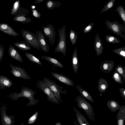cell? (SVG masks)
Wrapping results in <instances>:
<instances>
[{
    "label": "cell",
    "instance_id": "cell-1",
    "mask_svg": "<svg viewBox=\"0 0 125 125\" xmlns=\"http://www.w3.org/2000/svg\"><path fill=\"white\" fill-rule=\"evenodd\" d=\"M36 92L31 88L26 87H22L19 93L14 92L10 93L6 96L10 97L12 100H18L19 98L23 97L27 98L29 100L28 103L26 104L28 106H32L37 104L39 102V100L35 98L34 95Z\"/></svg>",
    "mask_w": 125,
    "mask_h": 125
},
{
    "label": "cell",
    "instance_id": "cell-2",
    "mask_svg": "<svg viewBox=\"0 0 125 125\" xmlns=\"http://www.w3.org/2000/svg\"><path fill=\"white\" fill-rule=\"evenodd\" d=\"M74 99L76 102L79 108L84 111L85 114L90 120L94 121L95 114L92 106L83 97L78 95Z\"/></svg>",
    "mask_w": 125,
    "mask_h": 125
},
{
    "label": "cell",
    "instance_id": "cell-3",
    "mask_svg": "<svg viewBox=\"0 0 125 125\" xmlns=\"http://www.w3.org/2000/svg\"><path fill=\"white\" fill-rule=\"evenodd\" d=\"M59 40L54 50L55 52H59L64 56L66 54L67 44L66 40V26L64 25L61 28L58 30Z\"/></svg>",
    "mask_w": 125,
    "mask_h": 125
},
{
    "label": "cell",
    "instance_id": "cell-4",
    "mask_svg": "<svg viewBox=\"0 0 125 125\" xmlns=\"http://www.w3.org/2000/svg\"><path fill=\"white\" fill-rule=\"evenodd\" d=\"M105 22L108 29L125 40V25L122 24H120L118 21H110L107 19Z\"/></svg>",
    "mask_w": 125,
    "mask_h": 125
},
{
    "label": "cell",
    "instance_id": "cell-5",
    "mask_svg": "<svg viewBox=\"0 0 125 125\" xmlns=\"http://www.w3.org/2000/svg\"><path fill=\"white\" fill-rule=\"evenodd\" d=\"M43 79V81L52 92L55 97L59 101L62 103L61 94H67V90H63V87L57 84L53 80H51L45 77Z\"/></svg>",
    "mask_w": 125,
    "mask_h": 125
},
{
    "label": "cell",
    "instance_id": "cell-6",
    "mask_svg": "<svg viewBox=\"0 0 125 125\" xmlns=\"http://www.w3.org/2000/svg\"><path fill=\"white\" fill-rule=\"evenodd\" d=\"M36 86L47 95V99L48 101L53 104H59V101L55 97L52 92L43 80L38 81Z\"/></svg>",
    "mask_w": 125,
    "mask_h": 125
},
{
    "label": "cell",
    "instance_id": "cell-7",
    "mask_svg": "<svg viewBox=\"0 0 125 125\" xmlns=\"http://www.w3.org/2000/svg\"><path fill=\"white\" fill-rule=\"evenodd\" d=\"M21 32L25 40L30 44L31 46L37 50L41 49L37 36L34 33L29 31L21 29Z\"/></svg>",
    "mask_w": 125,
    "mask_h": 125
},
{
    "label": "cell",
    "instance_id": "cell-8",
    "mask_svg": "<svg viewBox=\"0 0 125 125\" xmlns=\"http://www.w3.org/2000/svg\"><path fill=\"white\" fill-rule=\"evenodd\" d=\"M44 35L47 37L49 41V45H53L55 41L56 31L53 25L49 23L47 26L42 27Z\"/></svg>",
    "mask_w": 125,
    "mask_h": 125
},
{
    "label": "cell",
    "instance_id": "cell-9",
    "mask_svg": "<svg viewBox=\"0 0 125 125\" xmlns=\"http://www.w3.org/2000/svg\"><path fill=\"white\" fill-rule=\"evenodd\" d=\"M6 105L3 104L0 108V113L2 125H14L15 122L14 115H9L6 113Z\"/></svg>",
    "mask_w": 125,
    "mask_h": 125
},
{
    "label": "cell",
    "instance_id": "cell-10",
    "mask_svg": "<svg viewBox=\"0 0 125 125\" xmlns=\"http://www.w3.org/2000/svg\"><path fill=\"white\" fill-rule=\"evenodd\" d=\"M10 66L11 69L10 72L16 77L27 80L31 79L24 69L19 66H14L11 63L10 64Z\"/></svg>",
    "mask_w": 125,
    "mask_h": 125
},
{
    "label": "cell",
    "instance_id": "cell-11",
    "mask_svg": "<svg viewBox=\"0 0 125 125\" xmlns=\"http://www.w3.org/2000/svg\"><path fill=\"white\" fill-rule=\"evenodd\" d=\"M35 32L41 50L45 52H48L49 47L46 42L44 35L40 30H36Z\"/></svg>",
    "mask_w": 125,
    "mask_h": 125
},
{
    "label": "cell",
    "instance_id": "cell-12",
    "mask_svg": "<svg viewBox=\"0 0 125 125\" xmlns=\"http://www.w3.org/2000/svg\"><path fill=\"white\" fill-rule=\"evenodd\" d=\"M52 75L57 80L69 86L74 87V82L68 77L57 73L51 72Z\"/></svg>",
    "mask_w": 125,
    "mask_h": 125
},
{
    "label": "cell",
    "instance_id": "cell-13",
    "mask_svg": "<svg viewBox=\"0 0 125 125\" xmlns=\"http://www.w3.org/2000/svg\"><path fill=\"white\" fill-rule=\"evenodd\" d=\"M115 65V62L113 61H106L101 63L99 68L102 72L108 73L113 69Z\"/></svg>",
    "mask_w": 125,
    "mask_h": 125
},
{
    "label": "cell",
    "instance_id": "cell-14",
    "mask_svg": "<svg viewBox=\"0 0 125 125\" xmlns=\"http://www.w3.org/2000/svg\"><path fill=\"white\" fill-rule=\"evenodd\" d=\"M94 45L96 54L98 56L101 55L104 50V46L100 37L98 33L95 36Z\"/></svg>",
    "mask_w": 125,
    "mask_h": 125
},
{
    "label": "cell",
    "instance_id": "cell-15",
    "mask_svg": "<svg viewBox=\"0 0 125 125\" xmlns=\"http://www.w3.org/2000/svg\"><path fill=\"white\" fill-rule=\"evenodd\" d=\"M0 31L8 35L14 37L19 35L18 33L7 23H0Z\"/></svg>",
    "mask_w": 125,
    "mask_h": 125
},
{
    "label": "cell",
    "instance_id": "cell-16",
    "mask_svg": "<svg viewBox=\"0 0 125 125\" xmlns=\"http://www.w3.org/2000/svg\"><path fill=\"white\" fill-rule=\"evenodd\" d=\"M73 110L75 113L77 122L79 125H90L84 115L74 107H73Z\"/></svg>",
    "mask_w": 125,
    "mask_h": 125
},
{
    "label": "cell",
    "instance_id": "cell-17",
    "mask_svg": "<svg viewBox=\"0 0 125 125\" xmlns=\"http://www.w3.org/2000/svg\"><path fill=\"white\" fill-rule=\"evenodd\" d=\"M8 52L9 55L11 57L21 63H23V59L20 53L11 45L9 46Z\"/></svg>",
    "mask_w": 125,
    "mask_h": 125
},
{
    "label": "cell",
    "instance_id": "cell-18",
    "mask_svg": "<svg viewBox=\"0 0 125 125\" xmlns=\"http://www.w3.org/2000/svg\"><path fill=\"white\" fill-rule=\"evenodd\" d=\"M125 119V105H121L116 117L117 125H124Z\"/></svg>",
    "mask_w": 125,
    "mask_h": 125
},
{
    "label": "cell",
    "instance_id": "cell-19",
    "mask_svg": "<svg viewBox=\"0 0 125 125\" xmlns=\"http://www.w3.org/2000/svg\"><path fill=\"white\" fill-rule=\"evenodd\" d=\"M108 87L107 80L104 78H100L97 82V89L101 93H104L106 91Z\"/></svg>",
    "mask_w": 125,
    "mask_h": 125
},
{
    "label": "cell",
    "instance_id": "cell-20",
    "mask_svg": "<svg viewBox=\"0 0 125 125\" xmlns=\"http://www.w3.org/2000/svg\"><path fill=\"white\" fill-rule=\"evenodd\" d=\"M106 104L108 109L114 113L119 110L121 106L117 102L114 100L108 101L106 102Z\"/></svg>",
    "mask_w": 125,
    "mask_h": 125
},
{
    "label": "cell",
    "instance_id": "cell-21",
    "mask_svg": "<svg viewBox=\"0 0 125 125\" xmlns=\"http://www.w3.org/2000/svg\"><path fill=\"white\" fill-rule=\"evenodd\" d=\"M72 64L74 71L76 74L77 72L79 66L78 59L76 48L74 49L72 54Z\"/></svg>",
    "mask_w": 125,
    "mask_h": 125
},
{
    "label": "cell",
    "instance_id": "cell-22",
    "mask_svg": "<svg viewBox=\"0 0 125 125\" xmlns=\"http://www.w3.org/2000/svg\"><path fill=\"white\" fill-rule=\"evenodd\" d=\"M13 85L12 82L7 77L0 76V89H5L10 87Z\"/></svg>",
    "mask_w": 125,
    "mask_h": 125
},
{
    "label": "cell",
    "instance_id": "cell-23",
    "mask_svg": "<svg viewBox=\"0 0 125 125\" xmlns=\"http://www.w3.org/2000/svg\"><path fill=\"white\" fill-rule=\"evenodd\" d=\"M76 88L81 94V96L92 103L94 102L92 96L87 90L84 89L79 85H77Z\"/></svg>",
    "mask_w": 125,
    "mask_h": 125
},
{
    "label": "cell",
    "instance_id": "cell-24",
    "mask_svg": "<svg viewBox=\"0 0 125 125\" xmlns=\"http://www.w3.org/2000/svg\"><path fill=\"white\" fill-rule=\"evenodd\" d=\"M41 58L44 59L47 62L57 67L63 68L64 66L57 59L49 56L43 55L41 57Z\"/></svg>",
    "mask_w": 125,
    "mask_h": 125
},
{
    "label": "cell",
    "instance_id": "cell-25",
    "mask_svg": "<svg viewBox=\"0 0 125 125\" xmlns=\"http://www.w3.org/2000/svg\"><path fill=\"white\" fill-rule=\"evenodd\" d=\"M13 44L19 49L22 51H29L31 49L30 44L25 40L18 42L14 43Z\"/></svg>",
    "mask_w": 125,
    "mask_h": 125
},
{
    "label": "cell",
    "instance_id": "cell-26",
    "mask_svg": "<svg viewBox=\"0 0 125 125\" xmlns=\"http://www.w3.org/2000/svg\"><path fill=\"white\" fill-rule=\"evenodd\" d=\"M13 20L15 21L19 22L22 24L30 23L31 20L30 17H27L23 15L18 14L15 16Z\"/></svg>",
    "mask_w": 125,
    "mask_h": 125
},
{
    "label": "cell",
    "instance_id": "cell-27",
    "mask_svg": "<svg viewBox=\"0 0 125 125\" xmlns=\"http://www.w3.org/2000/svg\"><path fill=\"white\" fill-rule=\"evenodd\" d=\"M61 3L60 1H55L51 0H48L45 3L47 8L49 10H52L54 8L58 7L61 6Z\"/></svg>",
    "mask_w": 125,
    "mask_h": 125
},
{
    "label": "cell",
    "instance_id": "cell-28",
    "mask_svg": "<svg viewBox=\"0 0 125 125\" xmlns=\"http://www.w3.org/2000/svg\"><path fill=\"white\" fill-rule=\"evenodd\" d=\"M25 55L30 61L42 66V63L40 60L35 56L29 53L25 52Z\"/></svg>",
    "mask_w": 125,
    "mask_h": 125
},
{
    "label": "cell",
    "instance_id": "cell-29",
    "mask_svg": "<svg viewBox=\"0 0 125 125\" xmlns=\"http://www.w3.org/2000/svg\"><path fill=\"white\" fill-rule=\"evenodd\" d=\"M116 0H110L104 6L100 13L105 12L113 8L115 4Z\"/></svg>",
    "mask_w": 125,
    "mask_h": 125
},
{
    "label": "cell",
    "instance_id": "cell-30",
    "mask_svg": "<svg viewBox=\"0 0 125 125\" xmlns=\"http://www.w3.org/2000/svg\"><path fill=\"white\" fill-rule=\"evenodd\" d=\"M115 11L118 12L120 18L125 26V11L124 7L120 5L116 7Z\"/></svg>",
    "mask_w": 125,
    "mask_h": 125
},
{
    "label": "cell",
    "instance_id": "cell-31",
    "mask_svg": "<svg viewBox=\"0 0 125 125\" xmlns=\"http://www.w3.org/2000/svg\"><path fill=\"white\" fill-rule=\"evenodd\" d=\"M105 40L107 42L110 43H118L121 42L117 37L109 34L106 36Z\"/></svg>",
    "mask_w": 125,
    "mask_h": 125
},
{
    "label": "cell",
    "instance_id": "cell-32",
    "mask_svg": "<svg viewBox=\"0 0 125 125\" xmlns=\"http://www.w3.org/2000/svg\"><path fill=\"white\" fill-rule=\"evenodd\" d=\"M19 0H17L13 4L11 14V15H16L21 7Z\"/></svg>",
    "mask_w": 125,
    "mask_h": 125
},
{
    "label": "cell",
    "instance_id": "cell-33",
    "mask_svg": "<svg viewBox=\"0 0 125 125\" xmlns=\"http://www.w3.org/2000/svg\"><path fill=\"white\" fill-rule=\"evenodd\" d=\"M69 38L72 45H74L77 42L78 35L75 31L72 29L70 30Z\"/></svg>",
    "mask_w": 125,
    "mask_h": 125
},
{
    "label": "cell",
    "instance_id": "cell-34",
    "mask_svg": "<svg viewBox=\"0 0 125 125\" xmlns=\"http://www.w3.org/2000/svg\"><path fill=\"white\" fill-rule=\"evenodd\" d=\"M115 71L121 76L123 82L125 81V68L124 67L120 64L118 65L116 67Z\"/></svg>",
    "mask_w": 125,
    "mask_h": 125
},
{
    "label": "cell",
    "instance_id": "cell-35",
    "mask_svg": "<svg viewBox=\"0 0 125 125\" xmlns=\"http://www.w3.org/2000/svg\"><path fill=\"white\" fill-rule=\"evenodd\" d=\"M112 78L115 82L117 83L122 84L123 83V81L122 77L115 71L113 73Z\"/></svg>",
    "mask_w": 125,
    "mask_h": 125
},
{
    "label": "cell",
    "instance_id": "cell-36",
    "mask_svg": "<svg viewBox=\"0 0 125 125\" xmlns=\"http://www.w3.org/2000/svg\"><path fill=\"white\" fill-rule=\"evenodd\" d=\"M112 51L115 53L119 55L123 58L125 59V46L114 49Z\"/></svg>",
    "mask_w": 125,
    "mask_h": 125
},
{
    "label": "cell",
    "instance_id": "cell-37",
    "mask_svg": "<svg viewBox=\"0 0 125 125\" xmlns=\"http://www.w3.org/2000/svg\"><path fill=\"white\" fill-rule=\"evenodd\" d=\"M39 112L38 111L36 112L29 119L28 124L29 125L34 123L36 120L38 116Z\"/></svg>",
    "mask_w": 125,
    "mask_h": 125
},
{
    "label": "cell",
    "instance_id": "cell-38",
    "mask_svg": "<svg viewBox=\"0 0 125 125\" xmlns=\"http://www.w3.org/2000/svg\"><path fill=\"white\" fill-rule=\"evenodd\" d=\"M94 23L92 22L89 23L85 27L83 30L84 33H87L90 32L92 30L94 26Z\"/></svg>",
    "mask_w": 125,
    "mask_h": 125
},
{
    "label": "cell",
    "instance_id": "cell-39",
    "mask_svg": "<svg viewBox=\"0 0 125 125\" xmlns=\"http://www.w3.org/2000/svg\"><path fill=\"white\" fill-rule=\"evenodd\" d=\"M31 15L37 19H39L41 17V15L40 13L36 9L31 10Z\"/></svg>",
    "mask_w": 125,
    "mask_h": 125
},
{
    "label": "cell",
    "instance_id": "cell-40",
    "mask_svg": "<svg viewBox=\"0 0 125 125\" xmlns=\"http://www.w3.org/2000/svg\"><path fill=\"white\" fill-rule=\"evenodd\" d=\"M4 48L2 45L0 46V62L2 59L4 53Z\"/></svg>",
    "mask_w": 125,
    "mask_h": 125
},
{
    "label": "cell",
    "instance_id": "cell-41",
    "mask_svg": "<svg viewBox=\"0 0 125 125\" xmlns=\"http://www.w3.org/2000/svg\"><path fill=\"white\" fill-rule=\"evenodd\" d=\"M119 92L120 95L122 98L125 100V89L124 88H120L119 89Z\"/></svg>",
    "mask_w": 125,
    "mask_h": 125
},
{
    "label": "cell",
    "instance_id": "cell-42",
    "mask_svg": "<svg viewBox=\"0 0 125 125\" xmlns=\"http://www.w3.org/2000/svg\"><path fill=\"white\" fill-rule=\"evenodd\" d=\"M45 0H36L35 1V4H37L42 2Z\"/></svg>",
    "mask_w": 125,
    "mask_h": 125
},
{
    "label": "cell",
    "instance_id": "cell-43",
    "mask_svg": "<svg viewBox=\"0 0 125 125\" xmlns=\"http://www.w3.org/2000/svg\"><path fill=\"white\" fill-rule=\"evenodd\" d=\"M30 7L31 10L36 9V7L34 5H31Z\"/></svg>",
    "mask_w": 125,
    "mask_h": 125
},
{
    "label": "cell",
    "instance_id": "cell-44",
    "mask_svg": "<svg viewBox=\"0 0 125 125\" xmlns=\"http://www.w3.org/2000/svg\"><path fill=\"white\" fill-rule=\"evenodd\" d=\"M55 125H62L61 124L60 122L57 123Z\"/></svg>",
    "mask_w": 125,
    "mask_h": 125
},
{
    "label": "cell",
    "instance_id": "cell-45",
    "mask_svg": "<svg viewBox=\"0 0 125 125\" xmlns=\"http://www.w3.org/2000/svg\"><path fill=\"white\" fill-rule=\"evenodd\" d=\"M74 125H79L76 121H74Z\"/></svg>",
    "mask_w": 125,
    "mask_h": 125
},
{
    "label": "cell",
    "instance_id": "cell-46",
    "mask_svg": "<svg viewBox=\"0 0 125 125\" xmlns=\"http://www.w3.org/2000/svg\"><path fill=\"white\" fill-rule=\"evenodd\" d=\"M20 125H24V123H22Z\"/></svg>",
    "mask_w": 125,
    "mask_h": 125
},
{
    "label": "cell",
    "instance_id": "cell-47",
    "mask_svg": "<svg viewBox=\"0 0 125 125\" xmlns=\"http://www.w3.org/2000/svg\"></svg>",
    "mask_w": 125,
    "mask_h": 125
}]
</instances>
